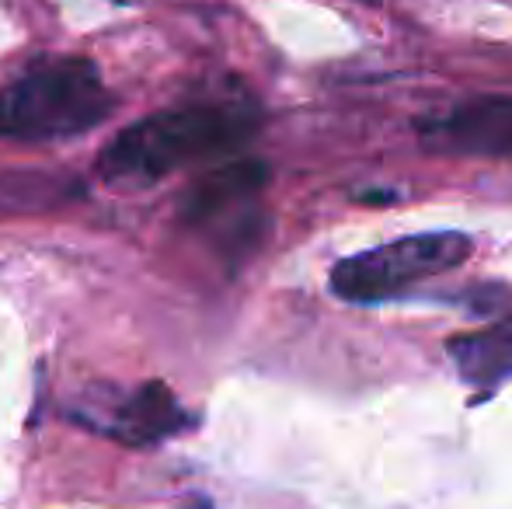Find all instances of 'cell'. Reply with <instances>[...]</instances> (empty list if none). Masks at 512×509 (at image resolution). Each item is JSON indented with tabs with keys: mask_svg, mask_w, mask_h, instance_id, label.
I'll return each mask as SVG.
<instances>
[{
	"mask_svg": "<svg viewBox=\"0 0 512 509\" xmlns=\"http://www.w3.org/2000/svg\"><path fill=\"white\" fill-rule=\"evenodd\" d=\"M262 126V112L248 95H223L164 109L126 126L98 154V178L112 189L140 192L185 164L234 154Z\"/></svg>",
	"mask_w": 512,
	"mask_h": 509,
	"instance_id": "cell-1",
	"label": "cell"
},
{
	"mask_svg": "<svg viewBox=\"0 0 512 509\" xmlns=\"http://www.w3.org/2000/svg\"><path fill=\"white\" fill-rule=\"evenodd\" d=\"M115 112V95L84 56H53L21 70L0 91L4 140H63L102 126Z\"/></svg>",
	"mask_w": 512,
	"mask_h": 509,
	"instance_id": "cell-2",
	"label": "cell"
},
{
	"mask_svg": "<svg viewBox=\"0 0 512 509\" xmlns=\"http://www.w3.org/2000/svg\"><path fill=\"white\" fill-rule=\"evenodd\" d=\"M471 255V238L457 231L408 234L370 252L349 255L331 269V290L352 304H377L398 297L432 276L457 269Z\"/></svg>",
	"mask_w": 512,
	"mask_h": 509,
	"instance_id": "cell-3",
	"label": "cell"
},
{
	"mask_svg": "<svg viewBox=\"0 0 512 509\" xmlns=\"http://www.w3.org/2000/svg\"><path fill=\"white\" fill-rule=\"evenodd\" d=\"M418 140L446 157H512V95H478L450 112L418 119Z\"/></svg>",
	"mask_w": 512,
	"mask_h": 509,
	"instance_id": "cell-4",
	"label": "cell"
},
{
	"mask_svg": "<svg viewBox=\"0 0 512 509\" xmlns=\"http://www.w3.org/2000/svg\"><path fill=\"white\" fill-rule=\"evenodd\" d=\"M265 182H269V168H265V161H255V157H241V161H227L220 168H209L203 178H196L185 189L182 220H189L196 227L216 224L230 210L255 199L265 189Z\"/></svg>",
	"mask_w": 512,
	"mask_h": 509,
	"instance_id": "cell-5",
	"label": "cell"
},
{
	"mask_svg": "<svg viewBox=\"0 0 512 509\" xmlns=\"http://www.w3.org/2000/svg\"><path fill=\"white\" fill-rule=\"evenodd\" d=\"M182 426L185 412L175 401V394L168 391V384L150 381L119 401L112 422H108V433L119 436L122 443H133V447H147V443L168 440Z\"/></svg>",
	"mask_w": 512,
	"mask_h": 509,
	"instance_id": "cell-6",
	"label": "cell"
},
{
	"mask_svg": "<svg viewBox=\"0 0 512 509\" xmlns=\"http://www.w3.org/2000/svg\"><path fill=\"white\" fill-rule=\"evenodd\" d=\"M460 377L478 387H495L512 377V318L485 325L478 332H464L446 342Z\"/></svg>",
	"mask_w": 512,
	"mask_h": 509,
	"instance_id": "cell-7",
	"label": "cell"
}]
</instances>
